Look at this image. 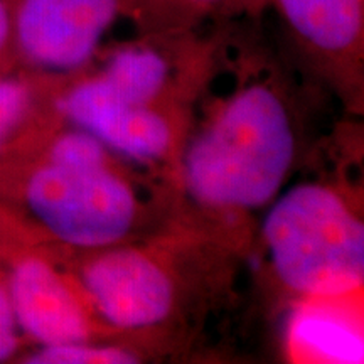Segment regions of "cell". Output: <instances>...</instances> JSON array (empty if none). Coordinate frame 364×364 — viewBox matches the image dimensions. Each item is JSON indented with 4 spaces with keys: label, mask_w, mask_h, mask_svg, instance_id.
<instances>
[{
    "label": "cell",
    "mask_w": 364,
    "mask_h": 364,
    "mask_svg": "<svg viewBox=\"0 0 364 364\" xmlns=\"http://www.w3.org/2000/svg\"><path fill=\"white\" fill-rule=\"evenodd\" d=\"M295 136L277 91L252 85L225 105L191 144L186 184L199 203L255 209L279 193L294 161Z\"/></svg>",
    "instance_id": "obj_1"
},
{
    "label": "cell",
    "mask_w": 364,
    "mask_h": 364,
    "mask_svg": "<svg viewBox=\"0 0 364 364\" xmlns=\"http://www.w3.org/2000/svg\"><path fill=\"white\" fill-rule=\"evenodd\" d=\"M263 238L277 275L295 292L331 299L361 289L364 226L332 189L287 191L268 211Z\"/></svg>",
    "instance_id": "obj_2"
},
{
    "label": "cell",
    "mask_w": 364,
    "mask_h": 364,
    "mask_svg": "<svg viewBox=\"0 0 364 364\" xmlns=\"http://www.w3.org/2000/svg\"><path fill=\"white\" fill-rule=\"evenodd\" d=\"M26 203L36 220L71 247H110L129 233L136 203L107 166L71 169L46 162L31 174Z\"/></svg>",
    "instance_id": "obj_3"
},
{
    "label": "cell",
    "mask_w": 364,
    "mask_h": 364,
    "mask_svg": "<svg viewBox=\"0 0 364 364\" xmlns=\"http://www.w3.org/2000/svg\"><path fill=\"white\" fill-rule=\"evenodd\" d=\"M120 14L124 0H12L14 53L43 71H76Z\"/></svg>",
    "instance_id": "obj_4"
},
{
    "label": "cell",
    "mask_w": 364,
    "mask_h": 364,
    "mask_svg": "<svg viewBox=\"0 0 364 364\" xmlns=\"http://www.w3.org/2000/svg\"><path fill=\"white\" fill-rule=\"evenodd\" d=\"M81 280L100 316L120 329L156 326L172 309L171 279L136 250L102 253L85 267Z\"/></svg>",
    "instance_id": "obj_5"
},
{
    "label": "cell",
    "mask_w": 364,
    "mask_h": 364,
    "mask_svg": "<svg viewBox=\"0 0 364 364\" xmlns=\"http://www.w3.org/2000/svg\"><path fill=\"white\" fill-rule=\"evenodd\" d=\"M58 108L105 147L135 161H156L171 145V129L159 113L120 97L100 75L66 91Z\"/></svg>",
    "instance_id": "obj_6"
},
{
    "label": "cell",
    "mask_w": 364,
    "mask_h": 364,
    "mask_svg": "<svg viewBox=\"0 0 364 364\" xmlns=\"http://www.w3.org/2000/svg\"><path fill=\"white\" fill-rule=\"evenodd\" d=\"M6 285L19 331L34 343L56 346L88 341V322L78 299L48 262L38 257L17 262Z\"/></svg>",
    "instance_id": "obj_7"
},
{
    "label": "cell",
    "mask_w": 364,
    "mask_h": 364,
    "mask_svg": "<svg viewBox=\"0 0 364 364\" xmlns=\"http://www.w3.org/2000/svg\"><path fill=\"white\" fill-rule=\"evenodd\" d=\"M300 46L334 65H351L361 54L363 0H273Z\"/></svg>",
    "instance_id": "obj_8"
},
{
    "label": "cell",
    "mask_w": 364,
    "mask_h": 364,
    "mask_svg": "<svg viewBox=\"0 0 364 364\" xmlns=\"http://www.w3.org/2000/svg\"><path fill=\"white\" fill-rule=\"evenodd\" d=\"M174 58L162 43H140L118 49L100 76L132 103L149 105L169 83Z\"/></svg>",
    "instance_id": "obj_9"
},
{
    "label": "cell",
    "mask_w": 364,
    "mask_h": 364,
    "mask_svg": "<svg viewBox=\"0 0 364 364\" xmlns=\"http://www.w3.org/2000/svg\"><path fill=\"white\" fill-rule=\"evenodd\" d=\"M295 332L306 348L329 359L358 361L363 356V344L356 332L329 314H302Z\"/></svg>",
    "instance_id": "obj_10"
},
{
    "label": "cell",
    "mask_w": 364,
    "mask_h": 364,
    "mask_svg": "<svg viewBox=\"0 0 364 364\" xmlns=\"http://www.w3.org/2000/svg\"><path fill=\"white\" fill-rule=\"evenodd\" d=\"M231 0H124V12L135 9L145 22L152 26H182L196 21L216 9H221Z\"/></svg>",
    "instance_id": "obj_11"
},
{
    "label": "cell",
    "mask_w": 364,
    "mask_h": 364,
    "mask_svg": "<svg viewBox=\"0 0 364 364\" xmlns=\"http://www.w3.org/2000/svg\"><path fill=\"white\" fill-rule=\"evenodd\" d=\"M49 164L71 169H93L107 166V147L90 132L75 130L59 135L49 147Z\"/></svg>",
    "instance_id": "obj_12"
},
{
    "label": "cell",
    "mask_w": 364,
    "mask_h": 364,
    "mask_svg": "<svg viewBox=\"0 0 364 364\" xmlns=\"http://www.w3.org/2000/svg\"><path fill=\"white\" fill-rule=\"evenodd\" d=\"M26 363L31 364H132L139 359L117 348H95L85 343L39 346L29 354Z\"/></svg>",
    "instance_id": "obj_13"
},
{
    "label": "cell",
    "mask_w": 364,
    "mask_h": 364,
    "mask_svg": "<svg viewBox=\"0 0 364 364\" xmlns=\"http://www.w3.org/2000/svg\"><path fill=\"white\" fill-rule=\"evenodd\" d=\"M33 98V86L26 80L0 76V149L24 122Z\"/></svg>",
    "instance_id": "obj_14"
},
{
    "label": "cell",
    "mask_w": 364,
    "mask_h": 364,
    "mask_svg": "<svg viewBox=\"0 0 364 364\" xmlns=\"http://www.w3.org/2000/svg\"><path fill=\"white\" fill-rule=\"evenodd\" d=\"M19 326L14 317L7 285L0 284V363L11 359L19 349Z\"/></svg>",
    "instance_id": "obj_15"
},
{
    "label": "cell",
    "mask_w": 364,
    "mask_h": 364,
    "mask_svg": "<svg viewBox=\"0 0 364 364\" xmlns=\"http://www.w3.org/2000/svg\"><path fill=\"white\" fill-rule=\"evenodd\" d=\"M12 53V0H0V65Z\"/></svg>",
    "instance_id": "obj_16"
}]
</instances>
